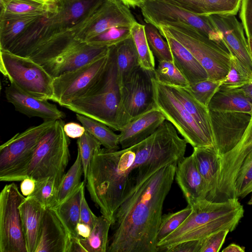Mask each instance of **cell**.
Returning <instances> with one entry per match:
<instances>
[{
    "instance_id": "1",
    "label": "cell",
    "mask_w": 252,
    "mask_h": 252,
    "mask_svg": "<svg viewBox=\"0 0 252 252\" xmlns=\"http://www.w3.org/2000/svg\"><path fill=\"white\" fill-rule=\"evenodd\" d=\"M177 164L136 182L114 214L107 252H158L157 234Z\"/></svg>"
},
{
    "instance_id": "2",
    "label": "cell",
    "mask_w": 252,
    "mask_h": 252,
    "mask_svg": "<svg viewBox=\"0 0 252 252\" xmlns=\"http://www.w3.org/2000/svg\"><path fill=\"white\" fill-rule=\"evenodd\" d=\"M191 207V212L182 224L158 242V252H166L181 243L200 240L221 230L232 231L244 213L237 198L220 201L205 199Z\"/></svg>"
},
{
    "instance_id": "3",
    "label": "cell",
    "mask_w": 252,
    "mask_h": 252,
    "mask_svg": "<svg viewBox=\"0 0 252 252\" xmlns=\"http://www.w3.org/2000/svg\"><path fill=\"white\" fill-rule=\"evenodd\" d=\"M62 119L55 121L40 139L32 155L20 168L0 175V181H21L27 177L36 181L53 177L60 184L70 157L69 137Z\"/></svg>"
},
{
    "instance_id": "4",
    "label": "cell",
    "mask_w": 252,
    "mask_h": 252,
    "mask_svg": "<svg viewBox=\"0 0 252 252\" xmlns=\"http://www.w3.org/2000/svg\"><path fill=\"white\" fill-rule=\"evenodd\" d=\"M108 50L109 47L94 46L77 40L71 31H65L46 40L28 57L55 78L106 55Z\"/></svg>"
},
{
    "instance_id": "5",
    "label": "cell",
    "mask_w": 252,
    "mask_h": 252,
    "mask_svg": "<svg viewBox=\"0 0 252 252\" xmlns=\"http://www.w3.org/2000/svg\"><path fill=\"white\" fill-rule=\"evenodd\" d=\"M109 54L108 64L99 80L85 95L73 100L65 108L119 131L117 118L120 88L113 46L109 47Z\"/></svg>"
},
{
    "instance_id": "6",
    "label": "cell",
    "mask_w": 252,
    "mask_h": 252,
    "mask_svg": "<svg viewBox=\"0 0 252 252\" xmlns=\"http://www.w3.org/2000/svg\"><path fill=\"white\" fill-rule=\"evenodd\" d=\"M170 34L193 55L206 71L208 79L223 80L229 71L232 55L193 27L182 23L165 22Z\"/></svg>"
},
{
    "instance_id": "7",
    "label": "cell",
    "mask_w": 252,
    "mask_h": 252,
    "mask_svg": "<svg viewBox=\"0 0 252 252\" xmlns=\"http://www.w3.org/2000/svg\"><path fill=\"white\" fill-rule=\"evenodd\" d=\"M0 70L10 83L40 99H53V79L39 64L29 57L0 50Z\"/></svg>"
},
{
    "instance_id": "8",
    "label": "cell",
    "mask_w": 252,
    "mask_h": 252,
    "mask_svg": "<svg viewBox=\"0 0 252 252\" xmlns=\"http://www.w3.org/2000/svg\"><path fill=\"white\" fill-rule=\"evenodd\" d=\"M152 82L156 108L174 126L187 143L193 148H216L214 143L176 96L172 87L158 82L154 77Z\"/></svg>"
},
{
    "instance_id": "9",
    "label": "cell",
    "mask_w": 252,
    "mask_h": 252,
    "mask_svg": "<svg viewBox=\"0 0 252 252\" xmlns=\"http://www.w3.org/2000/svg\"><path fill=\"white\" fill-rule=\"evenodd\" d=\"M154 72L140 66L120 88L117 124L120 131L129 122L156 108L152 79Z\"/></svg>"
},
{
    "instance_id": "10",
    "label": "cell",
    "mask_w": 252,
    "mask_h": 252,
    "mask_svg": "<svg viewBox=\"0 0 252 252\" xmlns=\"http://www.w3.org/2000/svg\"><path fill=\"white\" fill-rule=\"evenodd\" d=\"M26 197L14 183L0 193V252H28L19 207Z\"/></svg>"
},
{
    "instance_id": "11",
    "label": "cell",
    "mask_w": 252,
    "mask_h": 252,
    "mask_svg": "<svg viewBox=\"0 0 252 252\" xmlns=\"http://www.w3.org/2000/svg\"><path fill=\"white\" fill-rule=\"evenodd\" d=\"M140 8L145 22L157 29L165 22L186 24L228 50L210 16L195 15L162 0H147Z\"/></svg>"
},
{
    "instance_id": "12",
    "label": "cell",
    "mask_w": 252,
    "mask_h": 252,
    "mask_svg": "<svg viewBox=\"0 0 252 252\" xmlns=\"http://www.w3.org/2000/svg\"><path fill=\"white\" fill-rule=\"evenodd\" d=\"M109 60L108 50L106 55L54 78L52 101L65 107L73 100L85 95L102 76Z\"/></svg>"
},
{
    "instance_id": "13",
    "label": "cell",
    "mask_w": 252,
    "mask_h": 252,
    "mask_svg": "<svg viewBox=\"0 0 252 252\" xmlns=\"http://www.w3.org/2000/svg\"><path fill=\"white\" fill-rule=\"evenodd\" d=\"M55 121H44L31 126L2 144L0 146V175L13 172L24 165Z\"/></svg>"
},
{
    "instance_id": "14",
    "label": "cell",
    "mask_w": 252,
    "mask_h": 252,
    "mask_svg": "<svg viewBox=\"0 0 252 252\" xmlns=\"http://www.w3.org/2000/svg\"><path fill=\"white\" fill-rule=\"evenodd\" d=\"M136 22L129 7L120 0H104L85 23L71 32L76 39L86 42L112 27H131Z\"/></svg>"
},
{
    "instance_id": "15",
    "label": "cell",
    "mask_w": 252,
    "mask_h": 252,
    "mask_svg": "<svg viewBox=\"0 0 252 252\" xmlns=\"http://www.w3.org/2000/svg\"><path fill=\"white\" fill-rule=\"evenodd\" d=\"M209 113L216 147L219 154L222 155L240 142L251 115L241 112L211 110Z\"/></svg>"
},
{
    "instance_id": "16",
    "label": "cell",
    "mask_w": 252,
    "mask_h": 252,
    "mask_svg": "<svg viewBox=\"0 0 252 252\" xmlns=\"http://www.w3.org/2000/svg\"><path fill=\"white\" fill-rule=\"evenodd\" d=\"M104 0H59L57 11L47 18L58 32L72 31L85 23Z\"/></svg>"
},
{
    "instance_id": "17",
    "label": "cell",
    "mask_w": 252,
    "mask_h": 252,
    "mask_svg": "<svg viewBox=\"0 0 252 252\" xmlns=\"http://www.w3.org/2000/svg\"><path fill=\"white\" fill-rule=\"evenodd\" d=\"M209 16L221 34L228 51L252 74V57L242 24L233 14Z\"/></svg>"
},
{
    "instance_id": "18",
    "label": "cell",
    "mask_w": 252,
    "mask_h": 252,
    "mask_svg": "<svg viewBox=\"0 0 252 252\" xmlns=\"http://www.w3.org/2000/svg\"><path fill=\"white\" fill-rule=\"evenodd\" d=\"M7 101L15 110L28 117H38L44 121H55L65 118V114L48 100L37 98L10 83L4 91Z\"/></svg>"
},
{
    "instance_id": "19",
    "label": "cell",
    "mask_w": 252,
    "mask_h": 252,
    "mask_svg": "<svg viewBox=\"0 0 252 252\" xmlns=\"http://www.w3.org/2000/svg\"><path fill=\"white\" fill-rule=\"evenodd\" d=\"M71 239L56 209H46L35 252H69Z\"/></svg>"
},
{
    "instance_id": "20",
    "label": "cell",
    "mask_w": 252,
    "mask_h": 252,
    "mask_svg": "<svg viewBox=\"0 0 252 252\" xmlns=\"http://www.w3.org/2000/svg\"><path fill=\"white\" fill-rule=\"evenodd\" d=\"M175 179L188 205L192 206L196 202L207 199V187L192 154L178 162Z\"/></svg>"
},
{
    "instance_id": "21",
    "label": "cell",
    "mask_w": 252,
    "mask_h": 252,
    "mask_svg": "<svg viewBox=\"0 0 252 252\" xmlns=\"http://www.w3.org/2000/svg\"><path fill=\"white\" fill-rule=\"evenodd\" d=\"M158 30L169 46L173 63L189 84L208 78L203 67L189 51L170 34L164 25H159Z\"/></svg>"
},
{
    "instance_id": "22",
    "label": "cell",
    "mask_w": 252,
    "mask_h": 252,
    "mask_svg": "<svg viewBox=\"0 0 252 252\" xmlns=\"http://www.w3.org/2000/svg\"><path fill=\"white\" fill-rule=\"evenodd\" d=\"M166 120L163 114L154 108L129 122L119 134V145L126 149L144 140Z\"/></svg>"
},
{
    "instance_id": "23",
    "label": "cell",
    "mask_w": 252,
    "mask_h": 252,
    "mask_svg": "<svg viewBox=\"0 0 252 252\" xmlns=\"http://www.w3.org/2000/svg\"><path fill=\"white\" fill-rule=\"evenodd\" d=\"M0 20L38 16L50 17L57 11V2L45 0H0Z\"/></svg>"
},
{
    "instance_id": "24",
    "label": "cell",
    "mask_w": 252,
    "mask_h": 252,
    "mask_svg": "<svg viewBox=\"0 0 252 252\" xmlns=\"http://www.w3.org/2000/svg\"><path fill=\"white\" fill-rule=\"evenodd\" d=\"M198 170L206 184L207 199L215 201L220 170V155L214 147L193 148L192 154Z\"/></svg>"
},
{
    "instance_id": "25",
    "label": "cell",
    "mask_w": 252,
    "mask_h": 252,
    "mask_svg": "<svg viewBox=\"0 0 252 252\" xmlns=\"http://www.w3.org/2000/svg\"><path fill=\"white\" fill-rule=\"evenodd\" d=\"M28 252H35L46 209L32 196L26 197L19 207Z\"/></svg>"
},
{
    "instance_id": "26",
    "label": "cell",
    "mask_w": 252,
    "mask_h": 252,
    "mask_svg": "<svg viewBox=\"0 0 252 252\" xmlns=\"http://www.w3.org/2000/svg\"><path fill=\"white\" fill-rule=\"evenodd\" d=\"M47 18L42 17L34 22L7 51L28 57L38 46L59 33L48 23Z\"/></svg>"
},
{
    "instance_id": "27",
    "label": "cell",
    "mask_w": 252,
    "mask_h": 252,
    "mask_svg": "<svg viewBox=\"0 0 252 252\" xmlns=\"http://www.w3.org/2000/svg\"><path fill=\"white\" fill-rule=\"evenodd\" d=\"M192 14L201 16L233 14L238 12L242 0H162Z\"/></svg>"
},
{
    "instance_id": "28",
    "label": "cell",
    "mask_w": 252,
    "mask_h": 252,
    "mask_svg": "<svg viewBox=\"0 0 252 252\" xmlns=\"http://www.w3.org/2000/svg\"><path fill=\"white\" fill-rule=\"evenodd\" d=\"M252 153V115L238 144L228 153L220 155V169L227 177L235 179L245 158Z\"/></svg>"
},
{
    "instance_id": "29",
    "label": "cell",
    "mask_w": 252,
    "mask_h": 252,
    "mask_svg": "<svg viewBox=\"0 0 252 252\" xmlns=\"http://www.w3.org/2000/svg\"><path fill=\"white\" fill-rule=\"evenodd\" d=\"M208 108L219 112H233L252 115V100L240 89L220 87L211 100Z\"/></svg>"
},
{
    "instance_id": "30",
    "label": "cell",
    "mask_w": 252,
    "mask_h": 252,
    "mask_svg": "<svg viewBox=\"0 0 252 252\" xmlns=\"http://www.w3.org/2000/svg\"><path fill=\"white\" fill-rule=\"evenodd\" d=\"M116 63L118 82L121 88L140 65L137 52L131 35L113 46Z\"/></svg>"
},
{
    "instance_id": "31",
    "label": "cell",
    "mask_w": 252,
    "mask_h": 252,
    "mask_svg": "<svg viewBox=\"0 0 252 252\" xmlns=\"http://www.w3.org/2000/svg\"><path fill=\"white\" fill-rule=\"evenodd\" d=\"M84 181L55 209L68 228L72 237H77L76 228L80 222L82 198L85 194Z\"/></svg>"
},
{
    "instance_id": "32",
    "label": "cell",
    "mask_w": 252,
    "mask_h": 252,
    "mask_svg": "<svg viewBox=\"0 0 252 252\" xmlns=\"http://www.w3.org/2000/svg\"><path fill=\"white\" fill-rule=\"evenodd\" d=\"M171 87L184 106L215 145L208 108L198 102L184 88Z\"/></svg>"
},
{
    "instance_id": "33",
    "label": "cell",
    "mask_w": 252,
    "mask_h": 252,
    "mask_svg": "<svg viewBox=\"0 0 252 252\" xmlns=\"http://www.w3.org/2000/svg\"><path fill=\"white\" fill-rule=\"evenodd\" d=\"M42 17L30 16L0 20V50L7 51L31 25Z\"/></svg>"
},
{
    "instance_id": "34",
    "label": "cell",
    "mask_w": 252,
    "mask_h": 252,
    "mask_svg": "<svg viewBox=\"0 0 252 252\" xmlns=\"http://www.w3.org/2000/svg\"><path fill=\"white\" fill-rule=\"evenodd\" d=\"M77 119L86 130L93 135L104 148L109 150L119 149V134L105 124L85 116L76 114Z\"/></svg>"
},
{
    "instance_id": "35",
    "label": "cell",
    "mask_w": 252,
    "mask_h": 252,
    "mask_svg": "<svg viewBox=\"0 0 252 252\" xmlns=\"http://www.w3.org/2000/svg\"><path fill=\"white\" fill-rule=\"evenodd\" d=\"M111 224V222L103 216L98 217L90 235L86 238L80 239L87 252H107Z\"/></svg>"
},
{
    "instance_id": "36",
    "label": "cell",
    "mask_w": 252,
    "mask_h": 252,
    "mask_svg": "<svg viewBox=\"0 0 252 252\" xmlns=\"http://www.w3.org/2000/svg\"><path fill=\"white\" fill-rule=\"evenodd\" d=\"M144 27V25L136 22L131 27V35L137 52L140 66L154 72L156 68L155 57L149 46Z\"/></svg>"
},
{
    "instance_id": "37",
    "label": "cell",
    "mask_w": 252,
    "mask_h": 252,
    "mask_svg": "<svg viewBox=\"0 0 252 252\" xmlns=\"http://www.w3.org/2000/svg\"><path fill=\"white\" fill-rule=\"evenodd\" d=\"M59 184L53 177H48L36 181L32 196L46 210L56 208L59 205L58 189Z\"/></svg>"
},
{
    "instance_id": "38",
    "label": "cell",
    "mask_w": 252,
    "mask_h": 252,
    "mask_svg": "<svg viewBox=\"0 0 252 252\" xmlns=\"http://www.w3.org/2000/svg\"><path fill=\"white\" fill-rule=\"evenodd\" d=\"M154 77L158 82L169 86L185 88L189 85L173 62H158L154 71Z\"/></svg>"
},
{
    "instance_id": "39",
    "label": "cell",
    "mask_w": 252,
    "mask_h": 252,
    "mask_svg": "<svg viewBox=\"0 0 252 252\" xmlns=\"http://www.w3.org/2000/svg\"><path fill=\"white\" fill-rule=\"evenodd\" d=\"M83 175L82 160L79 152L73 164L63 175L58 189L59 204L69 195L81 183Z\"/></svg>"
},
{
    "instance_id": "40",
    "label": "cell",
    "mask_w": 252,
    "mask_h": 252,
    "mask_svg": "<svg viewBox=\"0 0 252 252\" xmlns=\"http://www.w3.org/2000/svg\"><path fill=\"white\" fill-rule=\"evenodd\" d=\"M144 27L148 43L154 57L158 62H173L169 46L163 39L158 29L150 23H146Z\"/></svg>"
},
{
    "instance_id": "41",
    "label": "cell",
    "mask_w": 252,
    "mask_h": 252,
    "mask_svg": "<svg viewBox=\"0 0 252 252\" xmlns=\"http://www.w3.org/2000/svg\"><path fill=\"white\" fill-rule=\"evenodd\" d=\"M252 82V74L233 55L231 56L227 75L222 80L220 87L239 89Z\"/></svg>"
},
{
    "instance_id": "42",
    "label": "cell",
    "mask_w": 252,
    "mask_h": 252,
    "mask_svg": "<svg viewBox=\"0 0 252 252\" xmlns=\"http://www.w3.org/2000/svg\"><path fill=\"white\" fill-rule=\"evenodd\" d=\"M131 27L116 26L109 28L86 41L90 45L109 47L131 36Z\"/></svg>"
},
{
    "instance_id": "43",
    "label": "cell",
    "mask_w": 252,
    "mask_h": 252,
    "mask_svg": "<svg viewBox=\"0 0 252 252\" xmlns=\"http://www.w3.org/2000/svg\"><path fill=\"white\" fill-rule=\"evenodd\" d=\"M222 81L207 79L190 84L184 89L194 98L208 108L209 103L220 87Z\"/></svg>"
},
{
    "instance_id": "44",
    "label": "cell",
    "mask_w": 252,
    "mask_h": 252,
    "mask_svg": "<svg viewBox=\"0 0 252 252\" xmlns=\"http://www.w3.org/2000/svg\"><path fill=\"white\" fill-rule=\"evenodd\" d=\"M252 192V153L244 160L236 177L233 198H244Z\"/></svg>"
},
{
    "instance_id": "45",
    "label": "cell",
    "mask_w": 252,
    "mask_h": 252,
    "mask_svg": "<svg viewBox=\"0 0 252 252\" xmlns=\"http://www.w3.org/2000/svg\"><path fill=\"white\" fill-rule=\"evenodd\" d=\"M191 211L192 207L188 205L177 212L163 214L157 234V243L179 227Z\"/></svg>"
},
{
    "instance_id": "46",
    "label": "cell",
    "mask_w": 252,
    "mask_h": 252,
    "mask_svg": "<svg viewBox=\"0 0 252 252\" xmlns=\"http://www.w3.org/2000/svg\"><path fill=\"white\" fill-rule=\"evenodd\" d=\"M77 152L82 160L84 182L86 183L88 169L91 160L96 151L101 148V144L86 130L77 141Z\"/></svg>"
},
{
    "instance_id": "47",
    "label": "cell",
    "mask_w": 252,
    "mask_h": 252,
    "mask_svg": "<svg viewBox=\"0 0 252 252\" xmlns=\"http://www.w3.org/2000/svg\"><path fill=\"white\" fill-rule=\"evenodd\" d=\"M228 230H221L201 240L200 252H218L229 232Z\"/></svg>"
},
{
    "instance_id": "48",
    "label": "cell",
    "mask_w": 252,
    "mask_h": 252,
    "mask_svg": "<svg viewBox=\"0 0 252 252\" xmlns=\"http://www.w3.org/2000/svg\"><path fill=\"white\" fill-rule=\"evenodd\" d=\"M240 18L247 38H252V0H242Z\"/></svg>"
},
{
    "instance_id": "49",
    "label": "cell",
    "mask_w": 252,
    "mask_h": 252,
    "mask_svg": "<svg viewBox=\"0 0 252 252\" xmlns=\"http://www.w3.org/2000/svg\"><path fill=\"white\" fill-rule=\"evenodd\" d=\"M98 217L94 215L90 208L84 194L81 201L80 222L88 225L91 227V229H92Z\"/></svg>"
},
{
    "instance_id": "50",
    "label": "cell",
    "mask_w": 252,
    "mask_h": 252,
    "mask_svg": "<svg viewBox=\"0 0 252 252\" xmlns=\"http://www.w3.org/2000/svg\"><path fill=\"white\" fill-rule=\"evenodd\" d=\"M201 240L186 241L177 244L166 252H200Z\"/></svg>"
},
{
    "instance_id": "51",
    "label": "cell",
    "mask_w": 252,
    "mask_h": 252,
    "mask_svg": "<svg viewBox=\"0 0 252 252\" xmlns=\"http://www.w3.org/2000/svg\"><path fill=\"white\" fill-rule=\"evenodd\" d=\"M63 129L66 135L71 138H78L83 135L86 131L85 127L77 123L69 122L64 124Z\"/></svg>"
},
{
    "instance_id": "52",
    "label": "cell",
    "mask_w": 252,
    "mask_h": 252,
    "mask_svg": "<svg viewBox=\"0 0 252 252\" xmlns=\"http://www.w3.org/2000/svg\"><path fill=\"white\" fill-rule=\"evenodd\" d=\"M36 181L30 177H27L21 181L20 190L24 196L32 194L34 190Z\"/></svg>"
},
{
    "instance_id": "53",
    "label": "cell",
    "mask_w": 252,
    "mask_h": 252,
    "mask_svg": "<svg viewBox=\"0 0 252 252\" xmlns=\"http://www.w3.org/2000/svg\"><path fill=\"white\" fill-rule=\"evenodd\" d=\"M91 230L88 225L80 222L77 224L76 228L77 235L80 238L88 237L90 234Z\"/></svg>"
},
{
    "instance_id": "54",
    "label": "cell",
    "mask_w": 252,
    "mask_h": 252,
    "mask_svg": "<svg viewBox=\"0 0 252 252\" xmlns=\"http://www.w3.org/2000/svg\"><path fill=\"white\" fill-rule=\"evenodd\" d=\"M77 237H72L69 252H87Z\"/></svg>"
},
{
    "instance_id": "55",
    "label": "cell",
    "mask_w": 252,
    "mask_h": 252,
    "mask_svg": "<svg viewBox=\"0 0 252 252\" xmlns=\"http://www.w3.org/2000/svg\"><path fill=\"white\" fill-rule=\"evenodd\" d=\"M128 7H141L147 0H120Z\"/></svg>"
},
{
    "instance_id": "56",
    "label": "cell",
    "mask_w": 252,
    "mask_h": 252,
    "mask_svg": "<svg viewBox=\"0 0 252 252\" xmlns=\"http://www.w3.org/2000/svg\"><path fill=\"white\" fill-rule=\"evenodd\" d=\"M245 248L235 244H231L224 248L222 252H244Z\"/></svg>"
},
{
    "instance_id": "57",
    "label": "cell",
    "mask_w": 252,
    "mask_h": 252,
    "mask_svg": "<svg viewBox=\"0 0 252 252\" xmlns=\"http://www.w3.org/2000/svg\"><path fill=\"white\" fill-rule=\"evenodd\" d=\"M239 89L247 96L252 100V82Z\"/></svg>"
},
{
    "instance_id": "58",
    "label": "cell",
    "mask_w": 252,
    "mask_h": 252,
    "mask_svg": "<svg viewBox=\"0 0 252 252\" xmlns=\"http://www.w3.org/2000/svg\"><path fill=\"white\" fill-rule=\"evenodd\" d=\"M249 49L250 51V53L252 57V38H247Z\"/></svg>"
},
{
    "instance_id": "59",
    "label": "cell",
    "mask_w": 252,
    "mask_h": 252,
    "mask_svg": "<svg viewBox=\"0 0 252 252\" xmlns=\"http://www.w3.org/2000/svg\"><path fill=\"white\" fill-rule=\"evenodd\" d=\"M248 204L249 205H252V195L250 199L249 200Z\"/></svg>"
},
{
    "instance_id": "60",
    "label": "cell",
    "mask_w": 252,
    "mask_h": 252,
    "mask_svg": "<svg viewBox=\"0 0 252 252\" xmlns=\"http://www.w3.org/2000/svg\"><path fill=\"white\" fill-rule=\"evenodd\" d=\"M45 0L49 1H55V2H57V1H59V0Z\"/></svg>"
}]
</instances>
